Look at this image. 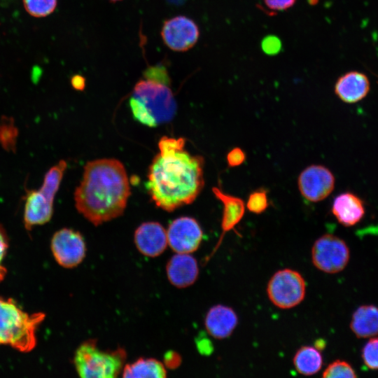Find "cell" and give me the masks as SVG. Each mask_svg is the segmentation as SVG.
<instances>
[{
  "label": "cell",
  "mask_w": 378,
  "mask_h": 378,
  "mask_svg": "<svg viewBox=\"0 0 378 378\" xmlns=\"http://www.w3.org/2000/svg\"><path fill=\"white\" fill-rule=\"evenodd\" d=\"M134 118L148 127H157L172 120L177 105L171 89L152 78L140 80L130 99Z\"/></svg>",
  "instance_id": "obj_3"
},
{
  "label": "cell",
  "mask_w": 378,
  "mask_h": 378,
  "mask_svg": "<svg viewBox=\"0 0 378 378\" xmlns=\"http://www.w3.org/2000/svg\"><path fill=\"white\" fill-rule=\"evenodd\" d=\"M293 362L298 373L310 376L316 374L321 369L323 358L316 347L303 346L295 354Z\"/></svg>",
  "instance_id": "obj_21"
},
{
  "label": "cell",
  "mask_w": 378,
  "mask_h": 378,
  "mask_svg": "<svg viewBox=\"0 0 378 378\" xmlns=\"http://www.w3.org/2000/svg\"><path fill=\"white\" fill-rule=\"evenodd\" d=\"M54 200L48 197L41 190H31L27 192L24 211V224L27 230L34 226L48 223L53 214Z\"/></svg>",
  "instance_id": "obj_14"
},
{
  "label": "cell",
  "mask_w": 378,
  "mask_h": 378,
  "mask_svg": "<svg viewBox=\"0 0 378 378\" xmlns=\"http://www.w3.org/2000/svg\"><path fill=\"white\" fill-rule=\"evenodd\" d=\"M41 312H24L11 298L0 297V344L29 352L36 345V332L44 320Z\"/></svg>",
  "instance_id": "obj_4"
},
{
  "label": "cell",
  "mask_w": 378,
  "mask_h": 378,
  "mask_svg": "<svg viewBox=\"0 0 378 378\" xmlns=\"http://www.w3.org/2000/svg\"><path fill=\"white\" fill-rule=\"evenodd\" d=\"M134 244L138 251L148 257H157L166 249L167 242V231L158 222H145L135 230Z\"/></svg>",
  "instance_id": "obj_12"
},
{
  "label": "cell",
  "mask_w": 378,
  "mask_h": 378,
  "mask_svg": "<svg viewBox=\"0 0 378 378\" xmlns=\"http://www.w3.org/2000/svg\"><path fill=\"white\" fill-rule=\"evenodd\" d=\"M262 50L267 54H275L281 48V43L278 38L275 36H268L262 43Z\"/></svg>",
  "instance_id": "obj_31"
},
{
  "label": "cell",
  "mask_w": 378,
  "mask_h": 378,
  "mask_svg": "<svg viewBox=\"0 0 378 378\" xmlns=\"http://www.w3.org/2000/svg\"><path fill=\"white\" fill-rule=\"evenodd\" d=\"M332 213L340 223L349 227L360 220L364 216L365 209L360 198L352 193L344 192L334 199Z\"/></svg>",
  "instance_id": "obj_18"
},
{
  "label": "cell",
  "mask_w": 378,
  "mask_h": 378,
  "mask_svg": "<svg viewBox=\"0 0 378 378\" xmlns=\"http://www.w3.org/2000/svg\"><path fill=\"white\" fill-rule=\"evenodd\" d=\"M370 90L367 76L358 71L348 72L338 78L335 92L345 103L353 104L363 99Z\"/></svg>",
  "instance_id": "obj_17"
},
{
  "label": "cell",
  "mask_w": 378,
  "mask_h": 378,
  "mask_svg": "<svg viewBox=\"0 0 378 378\" xmlns=\"http://www.w3.org/2000/svg\"><path fill=\"white\" fill-rule=\"evenodd\" d=\"M270 300L276 307L287 309L298 305L306 293V284L298 271L283 269L275 272L267 286Z\"/></svg>",
  "instance_id": "obj_6"
},
{
  "label": "cell",
  "mask_w": 378,
  "mask_h": 378,
  "mask_svg": "<svg viewBox=\"0 0 378 378\" xmlns=\"http://www.w3.org/2000/svg\"><path fill=\"white\" fill-rule=\"evenodd\" d=\"M166 272L168 280L175 287H188L198 277L197 261L190 253H176L167 262Z\"/></svg>",
  "instance_id": "obj_13"
},
{
  "label": "cell",
  "mask_w": 378,
  "mask_h": 378,
  "mask_svg": "<svg viewBox=\"0 0 378 378\" xmlns=\"http://www.w3.org/2000/svg\"><path fill=\"white\" fill-rule=\"evenodd\" d=\"M66 167V162L64 160H60L46 174L43 184L39 190L48 197L55 199Z\"/></svg>",
  "instance_id": "obj_22"
},
{
  "label": "cell",
  "mask_w": 378,
  "mask_h": 378,
  "mask_svg": "<svg viewBox=\"0 0 378 378\" xmlns=\"http://www.w3.org/2000/svg\"><path fill=\"white\" fill-rule=\"evenodd\" d=\"M322 377L324 378H355L357 376L354 369L347 362L336 360L328 365L323 371Z\"/></svg>",
  "instance_id": "obj_25"
},
{
  "label": "cell",
  "mask_w": 378,
  "mask_h": 378,
  "mask_svg": "<svg viewBox=\"0 0 378 378\" xmlns=\"http://www.w3.org/2000/svg\"><path fill=\"white\" fill-rule=\"evenodd\" d=\"M71 83L74 88L78 90H81L85 87V79L79 75L73 76Z\"/></svg>",
  "instance_id": "obj_33"
},
{
  "label": "cell",
  "mask_w": 378,
  "mask_h": 378,
  "mask_svg": "<svg viewBox=\"0 0 378 378\" xmlns=\"http://www.w3.org/2000/svg\"><path fill=\"white\" fill-rule=\"evenodd\" d=\"M297 0H263L267 8L273 11H284L290 8Z\"/></svg>",
  "instance_id": "obj_29"
},
{
  "label": "cell",
  "mask_w": 378,
  "mask_h": 378,
  "mask_svg": "<svg viewBox=\"0 0 378 378\" xmlns=\"http://www.w3.org/2000/svg\"><path fill=\"white\" fill-rule=\"evenodd\" d=\"M226 159L228 166L234 167L241 165L244 162L246 155L240 148L236 147L227 153Z\"/></svg>",
  "instance_id": "obj_30"
},
{
  "label": "cell",
  "mask_w": 378,
  "mask_h": 378,
  "mask_svg": "<svg viewBox=\"0 0 378 378\" xmlns=\"http://www.w3.org/2000/svg\"><path fill=\"white\" fill-rule=\"evenodd\" d=\"M161 36L169 49L184 52L197 43L200 37V29L192 19L178 15L164 22Z\"/></svg>",
  "instance_id": "obj_11"
},
{
  "label": "cell",
  "mask_w": 378,
  "mask_h": 378,
  "mask_svg": "<svg viewBox=\"0 0 378 378\" xmlns=\"http://www.w3.org/2000/svg\"><path fill=\"white\" fill-rule=\"evenodd\" d=\"M184 138L162 136L149 167L146 189L155 205L172 211L191 204L204 185V158L185 149Z\"/></svg>",
  "instance_id": "obj_1"
},
{
  "label": "cell",
  "mask_w": 378,
  "mask_h": 378,
  "mask_svg": "<svg viewBox=\"0 0 378 378\" xmlns=\"http://www.w3.org/2000/svg\"><path fill=\"white\" fill-rule=\"evenodd\" d=\"M109 1H111L112 2H117V1H121V0H109Z\"/></svg>",
  "instance_id": "obj_34"
},
{
  "label": "cell",
  "mask_w": 378,
  "mask_h": 378,
  "mask_svg": "<svg viewBox=\"0 0 378 378\" xmlns=\"http://www.w3.org/2000/svg\"><path fill=\"white\" fill-rule=\"evenodd\" d=\"M50 247L57 262L66 268L78 266L86 254V244L83 236L70 228L57 231L52 237Z\"/></svg>",
  "instance_id": "obj_8"
},
{
  "label": "cell",
  "mask_w": 378,
  "mask_h": 378,
  "mask_svg": "<svg viewBox=\"0 0 378 378\" xmlns=\"http://www.w3.org/2000/svg\"><path fill=\"white\" fill-rule=\"evenodd\" d=\"M18 131L11 118L2 117L0 120V145L7 151L16 148Z\"/></svg>",
  "instance_id": "obj_23"
},
{
  "label": "cell",
  "mask_w": 378,
  "mask_h": 378,
  "mask_svg": "<svg viewBox=\"0 0 378 378\" xmlns=\"http://www.w3.org/2000/svg\"><path fill=\"white\" fill-rule=\"evenodd\" d=\"M268 199L267 191L260 188L252 192L248 198L246 207L250 212L260 214L264 212L268 207Z\"/></svg>",
  "instance_id": "obj_26"
},
{
  "label": "cell",
  "mask_w": 378,
  "mask_h": 378,
  "mask_svg": "<svg viewBox=\"0 0 378 378\" xmlns=\"http://www.w3.org/2000/svg\"><path fill=\"white\" fill-rule=\"evenodd\" d=\"M27 12L36 18H43L55 9L57 0H22Z\"/></svg>",
  "instance_id": "obj_24"
},
{
  "label": "cell",
  "mask_w": 378,
  "mask_h": 378,
  "mask_svg": "<svg viewBox=\"0 0 378 378\" xmlns=\"http://www.w3.org/2000/svg\"><path fill=\"white\" fill-rule=\"evenodd\" d=\"M357 337L365 338L378 334V307L362 305L354 313L350 324Z\"/></svg>",
  "instance_id": "obj_19"
},
{
  "label": "cell",
  "mask_w": 378,
  "mask_h": 378,
  "mask_svg": "<svg viewBox=\"0 0 378 378\" xmlns=\"http://www.w3.org/2000/svg\"><path fill=\"white\" fill-rule=\"evenodd\" d=\"M298 186L304 199L311 202H318L332 192L335 177L326 167L312 164L301 172L298 178Z\"/></svg>",
  "instance_id": "obj_9"
},
{
  "label": "cell",
  "mask_w": 378,
  "mask_h": 378,
  "mask_svg": "<svg viewBox=\"0 0 378 378\" xmlns=\"http://www.w3.org/2000/svg\"><path fill=\"white\" fill-rule=\"evenodd\" d=\"M122 376L123 377H167L164 363L153 358H139L132 363L125 365Z\"/></svg>",
  "instance_id": "obj_20"
},
{
  "label": "cell",
  "mask_w": 378,
  "mask_h": 378,
  "mask_svg": "<svg viewBox=\"0 0 378 378\" xmlns=\"http://www.w3.org/2000/svg\"><path fill=\"white\" fill-rule=\"evenodd\" d=\"M212 191L216 197L219 200L223 206V216L221 220V235L209 257L206 258L207 262L220 246L225 234L232 230L240 222L245 212V204L242 199L227 195L217 187H214Z\"/></svg>",
  "instance_id": "obj_16"
},
{
  "label": "cell",
  "mask_w": 378,
  "mask_h": 378,
  "mask_svg": "<svg viewBox=\"0 0 378 378\" xmlns=\"http://www.w3.org/2000/svg\"><path fill=\"white\" fill-rule=\"evenodd\" d=\"M167 235L168 245L176 253H191L200 246L203 232L195 218L181 216L170 223Z\"/></svg>",
  "instance_id": "obj_10"
},
{
  "label": "cell",
  "mask_w": 378,
  "mask_h": 378,
  "mask_svg": "<svg viewBox=\"0 0 378 378\" xmlns=\"http://www.w3.org/2000/svg\"><path fill=\"white\" fill-rule=\"evenodd\" d=\"M8 248V239L5 230L0 224V281L4 279L6 273V269L2 262Z\"/></svg>",
  "instance_id": "obj_28"
},
{
  "label": "cell",
  "mask_w": 378,
  "mask_h": 378,
  "mask_svg": "<svg viewBox=\"0 0 378 378\" xmlns=\"http://www.w3.org/2000/svg\"><path fill=\"white\" fill-rule=\"evenodd\" d=\"M362 357L368 368L378 369V337L371 338L366 343L363 349Z\"/></svg>",
  "instance_id": "obj_27"
},
{
  "label": "cell",
  "mask_w": 378,
  "mask_h": 378,
  "mask_svg": "<svg viewBox=\"0 0 378 378\" xmlns=\"http://www.w3.org/2000/svg\"><path fill=\"white\" fill-rule=\"evenodd\" d=\"M127 354L123 348L104 350L97 340H88L79 345L74 357V365L80 377L112 378L122 372Z\"/></svg>",
  "instance_id": "obj_5"
},
{
  "label": "cell",
  "mask_w": 378,
  "mask_h": 378,
  "mask_svg": "<svg viewBox=\"0 0 378 378\" xmlns=\"http://www.w3.org/2000/svg\"><path fill=\"white\" fill-rule=\"evenodd\" d=\"M130 195L128 176L116 159L87 162L83 178L74 192L78 211L94 225L121 216Z\"/></svg>",
  "instance_id": "obj_2"
},
{
  "label": "cell",
  "mask_w": 378,
  "mask_h": 378,
  "mask_svg": "<svg viewBox=\"0 0 378 378\" xmlns=\"http://www.w3.org/2000/svg\"><path fill=\"white\" fill-rule=\"evenodd\" d=\"M164 360V366L170 369H174L180 365L181 358L176 352L170 351L165 354Z\"/></svg>",
  "instance_id": "obj_32"
},
{
  "label": "cell",
  "mask_w": 378,
  "mask_h": 378,
  "mask_svg": "<svg viewBox=\"0 0 378 378\" xmlns=\"http://www.w3.org/2000/svg\"><path fill=\"white\" fill-rule=\"evenodd\" d=\"M349 259V250L344 240L331 234L318 238L312 248V260L319 270L329 274L344 269Z\"/></svg>",
  "instance_id": "obj_7"
},
{
  "label": "cell",
  "mask_w": 378,
  "mask_h": 378,
  "mask_svg": "<svg viewBox=\"0 0 378 378\" xmlns=\"http://www.w3.org/2000/svg\"><path fill=\"white\" fill-rule=\"evenodd\" d=\"M237 324L238 317L234 310L223 304L211 307L204 319L207 332L218 340L225 339L230 336Z\"/></svg>",
  "instance_id": "obj_15"
}]
</instances>
